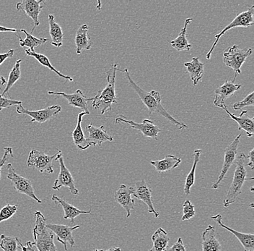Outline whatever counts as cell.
Listing matches in <instances>:
<instances>
[{
	"mask_svg": "<svg viewBox=\"0 0 254 251\" xmlns=\"http://www.w3.org/2000/svg\"><path fill=\"white\" fill-rule=\"evenodd\" d=\"M187 72L190 74L193 85H196L204 75V63H201L198 57H193L190 63H184Z\"/></svg>",
	"mask_w": 254,
	"mask_h": 251,
	"instance_id": "26",
	"label": "cell"
},
{
	"mask_svg": "<svg viewBox=\"0 0 254 251\" xmlns=\"http://www.w3.org/2000/svg\"><path fill=\"white\" fill-rule=\"evenodd\" d=\"M247 156L245 154L241 152L239 154H237L235 160L236 167L233 174V182L224 198V207L228 208L232 203L237 201L238 197L241 194V188L246 181L253 180L254 177H251V178L247 177L246 168L247 166Z\"/></svg>",
	"mask_w": 254,
	"mask_h": 251,
	"instance_id": "2",
	"label": "cell"
},
{
	"mask_svg": "<svg viewBox=\"0 0 254 251\" xmlns=\"http://www.w3.org/2000/svg\"><path fill=\"white\" fill-rule=\"evenodd\" d=\"M131 187L126 185H119L118 190L114 193V199L125 211H127V217L131 216V212L134 209V201L131 197Z\"/></svg>",
	"mask_w": 254,
	"mask_h": 251,
	"instance_id": "19",
	"label": "cell"
},
{
	"mask_svg": "<svg viewBox=\"0 0 254 251\" xmlns=\"http://www.w3.org/2000/svg\"><path fill=\"white\" fill-rule=\"evenodd\" d=\"M20 32H23L26 35V38L25 39H22L20 36L19 37L20 47H29L30 50L35 51L34 49L36 47H40V46L43 45L49 41L47 39H44V38L35 37L31 33L27 32L25 30L20 29Z\"/></svg>",
	"mask_w": 254,
	"mask_h": 251,
	"instance_id": "33",
	"label": "cell"
},
{
	"mask_svg": "<svg viewBox=\"0 0 254 251\" xmlns=\"http://www.w3.org/2000/svg\"><path fill=\"white\" fill-rule=\"evenodd\" d=\"M222 109H224L233 120L237 122L238 130H244L249 138H252L254 136V118L248 115L247 111H242L239 116H236L228 111L227 106H224Z\"/></svg>",
	"mask_w": 254,
	"mask_h": 251,
	"instance_id": "20",
	"label": "cell"
},
{
	"mask_svg": "<svg viewBox=\"0 0 254 251\" xmlns=\"http://www.w3.org/2000/svg\"><path fill=\"white\" fill-rule=\"evenodd\" d=\"M241 136H242L241 134L238 135L237 137L235 138L234 141L225 149V156H224V162L221 171H220L218 179L212 184V189H218L220 187L225 175H226L230 168L231 167L232 165L234 163L236 156H237L238 147L240 144V139H241Z\"/></svg>",
	"mask_w": 254,
	"mask_h": 251,
	"instance_id": "10",
	"label": "cell"
},
{
	"mask_svg": "<svg viewBox=\"0 0 254 251\" xmlns=\"http://www.w3.org/2000/svg\"><path fill=\"white\" fill-rule=\"evenodd\" d=\"M49 95H55V96H61L67 100L69 105L74 106V107L79 108L83 110L84 112L87 114V115L90 114L88 106H87V101H92V98H87L86 96L82 93V90L77 89L74 93L71 94H66L64 92H55L48 91Z\"/></svg>",
	"mask_w": 254,
	"mask_h": 251,
	"instance_id": "17",
	"label": "cell"
},
{
	"mask_svg": "<svg viewBox=\"0 0 254 251\" xmlns=\"http://www.w3.org/2000/svg\"><path fill=\"white\" fill-rule=\"evenodd\" d=\"M254 92L252 91L246 96L242 101L235 103L233 105L234 110H241L246 106H254Z\"/></svg>",
	"mask_w": 254,
	"mask_h": 251,
	"instance_id": "38",
	"label": "cell"
},
{
	"mask_svg": "<svg viewBox=\"0 0 254 251\" xmlns=\"http://www.w3.org/2000/svg\"><path fill=\"white\" fill-rule=\"evenodd\" d=\"M115 123H126L132 129L139 130L142 133L143 136L145 138H153L158 141V134L161 130L155 125L154 121L144 119L142 120V123H136L132 120H127L124 115H119L115 119Z\"/></svg>",
	"mask_w": 254,
	"mask_h": 251,
	"instance_id": "9",
	"label": "cell"
},
{
	"mask_svg": "<svg viewBox=\"0 0 254 251\" xmlns=\"http://www.w3.org/2000/svg\"><path fill=\"white\" fill-rule=\"evenodd\" d=\"M0 32L18 33L20 32V30L15 29V28H6V27L0 25Z\"/></svg>",
	"mask_w": 254,
	"mask_h": 251,
	"instance_id": "45",
	"label": "cell"
},
{
	"mask_svg": "<svg viewBox=\"0 0 254 251\" xmlns=\"http://www.w3.org/2000/svg\"><path fill=\"white\" fill-rule=\"evenodd\" d=\"M5 84H7V81L5 80L4 77L0 76V90H1V87L4 86Z\"/></svg>",
	"mask_w": 254,
	"mask_h": 251,
	"instance_id": "46",
	"label": "cell"
},
{
	"mask_svg": "<svg viewBox=\"0 0 254 251\" xmlns=\"http://www.w3.org/2000/svg\"><path fill=\"white\" fill-rule=\"evenodd\" d=\"M254 149H252V151H250L249 154L247 156L248 162H247V166L250 167L251 169H254Z\"/></svg>",
	"mask_w": 254,
	"mask_h": 251,
	"instance_id": "44",
	"label": "cell"
},
{
	"mask_svg": "<svg viewBox=\"0 0 254 251\" xmlns=\"http://www.w3.org/2000/svg\"><path fill=\"white\" fill-rule=\"evenodd\" d=\"M202 251H221L222 246L216 238L215 230L209 225L201 234Z\"/></svg>",
	"mask_w": 254,
	"mask_h": 251,
	"instance_id": "22",
	"label": "cell"
},
{
	"mask_svg": "<svg viewBox=\"0 0 254 251\" xmlns=\"http://www.w3.org/2000/svg\"><path fill=\"white\" fill-rule=\"evenodd\" d=\"M196 215L194 206L192 204L190 200H187L183 205L182 221L190 220Z\"/></svg>",
	"mask_w": 254,
	"mask_h": 251,
	"instance_id": "37",
	"label": "cell"
},
{
	"mask_svg": "<svg viewBox=\"0 0 254 251\" xmlns=\"http://www.w3.org/2000/svg\"><path fill=\"white\" fill-rule=\"evenodd\" d=\"M93 251H121L120 248H116V247H112L110 248V249H108V250H98V249H94Z\"/></svg>",
	"mask_w": 254,
	"mask_h": 251,
	"instance_id": "47",
	"label": "cell"
},
{
	"mask_svg": "<svg viewBox=\"0 0 254 251\" xmlns=\"http://www.w3.org/2000/svg\"><path fill=\"white\" fill-rule=\"evenodd\" d=\"M10 157H13L12 148L9 147V146L4 147V154H3V157H1V160H0V179H1V169H2L3 167L4 166V163L7 161L8 159Z\"/></svg>",
	"mask_w": 254,
	"mask_h": 251,
	"instance_id": "40",
	"label": "cell"
},
{
	"mask_svg": "<svg viewBox=\"0 0 254 251\" xmlns=\"http://www.w3.org/2000/svg\"><path fill=\"white\" fill-rule=\"evenodd\" d=\"M86 130L88 133L86 139L90 146H101L105 141H113V137L108 134L103 125L97 128L90 124L87 127Z\"/></svg>",
	"mask_w": 254,
	"mask_h": 251,
	"instance_id": "21",
	"label": "cell"
},
{
	"mask_svg": "<svg viewBox=\"0 0 254 251\" xmlns=\"http://www.w3.org/2000/svg\"><path fill=\"white\" fill-rule=\"evenodd\" d=\"M49 24V33H50L51 44L56 47H60L63 45L64 33L61 26L55 21V16L49 15L48 16Z\"/></svg>",
	"mask_w": 254,
	"mask_h": 251,
	"instance_id": "29",
	"label": "cell"
},
{
	"mask_svg": "<svg viewBox=\"0 0 254 251\" xmlns=\"http://www.w3.org/2000/svg\"><path fill=\"white\" fill-rule=\"evenodd\" d=\"M1 242L0 248L4 251H17L18 247V238L15 237L7 236L5 235H1L0 236Z\"/></svg>",
	"mask_w": 254,
	"mask_h": 251,
	"instance_id": "35",
	"label": "cell"
},
{
	"mask_svg": "<svg viewBox=\"0 0 254 251\" xmlns=\"http://www.w3.org/2000/svg\"><path fill=\"white\" fill-rule=\"evenodd\" d=\"M131 195L143 201L148 208L150 214H153L155 218L159 217V213L154 207L152 198V189L145 180H139L135 182L134 187H131Z\"/></svg>",
	"mask_w": 254,
	"mask_h": 251,
	"instance_id": "12",
	"label": "cell"
},
{
	"mask_svg": "<svg viewBox=\"0 0 254 251\" xmlns=\"http://www.w3.org/2000/svg\"><path fill=\"white\" fill-rule=\"evenodd\" d=\"M124 72H125L127 81H128V85L135 90L140 99L142 100L143 104L148 109L149 115L152 113H158L165 117L168 121L174 124L175 126H176V128L179 129L183 130L187 128V125L182 122L178 121L171 114L167 112L166 109L162 105V98L159 92L155 91V90H151L150 92L145 91L132 80L127 68H125Z\"/></svg>",
	"mask_w": 254,
	"mask_h": 251,
	"instance_id": "1",
	"label": "cell"
},
{
	"mask_svg": "<svg viewBox=\"0 0 254 251\" xmlns=\"http://www.w3.org/2000/svg\"><path fill=\"white\" fill-rule=\"evenodd\" d=\"M152 249L149 251H164L168 248L170 238L166 230L160 227L152 236Z\"/></svg>",
	"mask_w": 254,
	"mask_h": 251,
	"instance_id": "30",
	"label": "cell"
},
{
	"mask_svg": "<svg viewBox=\"0 0 254 251\" xmlns=\"http://www.w3.org/2000/svg\"><path fill=\"white\" fill-rule=\"evenodd\" d=\"M58 160L60 162V171L52 188L53 190H59L62 187H66L69 189L71 194L78 195V189L75 187L74 178L71 175L70 171L65 166L63 155L60 157Z\"/></svg>",
	"mask_w": 254,
	"mask_h": 251,
	"instance_id": "14",
	"label": "cell"
},
{
	"mask_svg": "<svg viewBox=\"0 0 254 251\" xmlns=\"http://www.w3.org/2000/svg\"><path fill=\"white\" fill-rule=\"evenodd\" d=\"M89 26L86 24L80 25L76 32L75 45L76 53H82V50H90L92 47V42L88 36Z\"/></svg>",
	"mask_w": 254,
	"mask_h": 251,
	"instance_id": "24",
	"label": "cell"
},
{
	"mask_svg": "<svg viewBox=\"0 0 254 251\" xmlns=\"http://www.w3.org/2000/svg\"><path fill=\"white\" fill-rule=\"evenodd\" d=\"M21 60H17L13 68L11 70L9 75V79L7 81L5 88H4L3 93H1V96H5L7 94L8 91L11 89L14 84L17 82L21 77V73H20V64H21Z\"/></svg>",
	"mask_w": 254,
	"mask_h": 251,
	"instance_id": "34",
	"label": "cell"
},
{
	"mask_svg": "<svg viewBox=\"0 0 254 251\" xmlns=\"http://www.w3.org/2000/svg\"><path fill=\"white\" fill-rule=\"evenodd\" d=\"M211 219L214 220L220 227H222V228L229 231L230 233H233L237 238L241 244L242 245L244 251H254V234H250V233L246 234V233H240V232L236 231V230H233V229L230 228L229 227L226 226L222 222V217L220 214L212 216Z\"/></svg>",
	"mask_w": 254,
	"mask_h": 251,
	"instance_id": "18",
	"label": "cell"
},
{
	"mask_svg": "<svg viewBox=\"0 0 254 251\" xmlns=\"http://www.w3.org/2000/svg\"><path fill=\"white\" fill-rule=\"evenodd\" d=\"M48 230L52 231L54 234L57 235V241L62 243L64 247L65 251H67V244L71 246V248L74 246V238L72 233L74 230L79 228V225L74 227H69L67 225H55V224H47L46 225Z\"/></svg>",
	"mask_w": 254,
	"mask_h": 251,
	"instance_id": "15",
	"label": "cell"
},
{
	"mask_svg": "<svg viewBox=\"0 0 254 251\" xmlns=\"http://www.w3.org/2000/svg\"><path fill=\"white\" fill-rule=\"evenodd\" d=\"M62 111V107L59 105H52L41 110L31 111L24 108L22 104L17 106L16 112L20 114H25L32 118L31 122L44 123L48 120L55 117Z\"/></svg>",
	"mask_w": 254,
	"mask_h": 251,
	"instance_id": "11",
	"label": "cell"
},
{
	"mask_svg": "<svg viewBox=\"0 0 254 251\" xmlns=\"http://www.w3.org/2000/svg\"><path fill=\"white\" fill-rule=\"evenodd\" d=\"M44 4H45V1L43 0H23L16 4V9L17 11H23L25 15L31 17L33 20L34 27L32 30L31 33H33L35 28L40 24L39 17L44 8Z\"/></svg>",
	"mask_w": 254,
	"mask_h": 251,
	"instance_id": "13",
	"label": "cell"
},
{
	"mask_svg": "<svg viewBox=\"0 0 254 251\" xmlns=\"http://www.w3.org/2000/svg\"><path fill=\"white\" fill-rule=\"evenodd\" d=\"M20 104H22V101H16V100L12 99L9 96H2L0 94V111L7 109L10 106H18Z\"/></svg>",
	"mask_w": 254,
	"mask_h": 251,
	"instance_id": "39",
	"label": "cell"
},
{
	"mask_svg": "<svg viewBox=\"0 0 254 251\" xmlns=\"http://www.w3.org/2000/svg\"><path fill=\"white\" fill-rule=\"evenodd\" d=\"M117 67V63L111 66L110 70L106 73L107 85L103 90H99L94 98H92V106L95 109L101 110V114L111 111L112 109V104L118 103L115 90L116 73L117 71H119Z\"/></svg>",
	"mask_w": 254,
	"mask_h": 251,
	"instance_id": "3",
	"label": "cell"
},
{
	"mask_svg": "<svg viewBox=\"0 0 254 251\" xmlns=\"http://www.w3.org/2000/svg\"><path fill=\"white\" fill-rule=\"evenodd\" d=\"M254 6L252 5L249 7L247 11L238 14L237 16L235 17L234 20H233L229 25H227V26L222 30L221 32L216 34L215 36H214V37H215V41H214L212 48H211L209 52L206 54V59L209 60V59L211 58V55H212V52H213L214 47H216L217 43L220 41V39L222 37V36H223L227 31H230V30L233 29V28H238V27L249 28V27L253 25L254 24Z\"/></svg>",
	"mask_w": 254,
	"mask_h": 251,
	"instance_id": "8",
	"label": "cell"
},
{
	"mask_svg": "<svg viewBox=\"0 0 254 251\" xmlns=\"http://www.w3.org/2000/svg\"><path fill=\"white\" fill-rule=\"evenodd\" d=\"M87 115L85 112H82L78 114L77 116V125H76L75 128L71 132V136H72L73 142L74 145L77 146L78 149L81 150H86L90 146L88 141H87L85 135H84L83 131L82 129V117L84 116Z\"/></svg>",
	"mask_w": 254,
	"mask_h": 251,
	"instance_id": "25",
	"label": "cell"
},
{
	"mask_svg": "<svg viewBox=\"0 0 254 251\" xmlns=\"http://www.w3.org/2000/svg\"><path fill=\"white\" fill-rule=\"evenodd\" d=\"M241 88V85L240 84H235L232 81H225L223 85L214 90L215 97L214 100V105L222 109L224 106H226L225 101L228 98L233 96L234 93Z\"/></svg>",
	"mask_w": 254,
	"mask_h": 251,
	"instance_id": "16",
	"label": "cell"
},
{
	"mask_svg": "<svg viewBox=\"0 0 254 251\" xmlns=\"http://www.w3.org/2000/svg\"><path fill=\"white\" fill-rule=\"evenodd\" d=\"M36 224L33 229L34 244L39 251H57L55 243V235L46 227L47 218L41 211L35 212Z\"/></svg>",
	"mask_w": 254,
	"mask_h": 251,
	"instance_id": "4",
	"label": "cell"
},
{
	"mask_svg": "<svg viewBox=\"0 0 254 251\" xmlns=\"http://www.w3.org/2000/svg\"><path fill=\"white\" fill-rule=\"evenodd\" d=\"M18 247L19 249H21L22 251H39L34 243L31 242V241H28L26 245L23 246L20 242V240H18Z\"/></svg>",
	"mask_w": 254,
	"mask_h": 251,
	"instance_id": "42",
	"label": "cell"
},
{
	"mask_svg": "<svg viewBox=\"0 0 254 251\" xmlns=\"http://www.w3.org/2000/svg\"><path fill=\"white\" fill-rule=\"evenodd\" d=\"M62 155V151L60 149L57 154L52 156L33 149L28 156L27 165L29 167L36 168L41 173L52 174L54 172L53 162L58 160Z\"/></svg>",
	"mask_w": 254,
	"mask_h": 251,
	"instance_id": "6",
	"label": "cell"
},
{
	"mask_svg": "<svg viewBox=\"0 0 254 251\" xmlns=\"http://www.w3.org/2000/svg\"><path fill=\"white\" fill-rule=\"evenodd\" d=\"M4 168L7 169V177L10 180L11 183L13 185L14 188L21 194L26 195L30 197L32 199L35 200L36 202L39 203H42V201L40 200L36 195L35 194L34 188L32 185L31 181L28 179L25 178L22 176L19 175L16 172L15 169L12 167V164H7Z\"/></svg>",
	"mask_w": 254,
	"mask_h": 251,
	"instance_id": "7",
	"label": "cell"
},
{
	"mask_svg": "<svg viewBox=\"0 0 254 251\" xmlns=\"http://www.w3.org/2000/svg\"><path fill=\"white\" fill-rule=\"evenodd\" d=\"M253 53V49H241L238 45L228 47L223 52V63L228 68L234 71L235 76L232 82L234 83L238 75L241 74V67L243 66L248 57Z\"/></svg>",
	"mask_w": 254,
	"mask_h": 251,
	"instance_id": "5",
	"label": "cell"
},
{
	"mask_svg": "<svg viewBox=\"0 0 254 251\" xmlns=\"http://www.w3.org/2000/svg\"><path fill=\"white\" fill-rule=\"evenodd\" d=\"M17 211V205L7 204L0 211V222L10 219Z\"/></svg>",
	"mask_w": 254,
	"mask_h": 251,
	"instance_id": "36",
	"label": "cell"
},
{
	"mask_svg": "<svg viewBox=\"0 0 254 251\" xmlns=\"http://www.w3.org/2000/svg\"><path fill=\"white\" fill-rule=\"evenodd\" d=\"M150 163L155 168L157 171L163 173L178 167L182 163V160L176 156L167 155L163 160L150 161Z\"/></svg>",
	"mask_w": 254,
	"mask_h": 251,
	"instance_id": "27",
	"label": "cell"
},
{
	"mask_svg": "<svg viewBox=\"0 0 254 251\" xmlns=\"http://www.w3.org/2000/svg\"><path fill=\"white\" fill-rule=\"evenodd\" d=\"M52 200L56 203V205L60 204L63 208L64 214V219H70L71 223H74V219L78 217L80 214H91V210L90 211H81L79 210L77 208L74 207L72 205L69 204L64 200L59 198L57 195H52Z\"/></svg>",
	"mask_w": 254,
	"mask_h": 251,
	"instance_id": "23",
	"label": "cell"
},
{
	"mask_svg": "<svg viewBox=\"0 0 254 251\" xmlns=\"http://www.w3.org/2000/svg\"><path fill=\"white\" fill-rule=\"evenodd\" d=\"M25 55H28V56L33 57V58L36 59L38 62L41 64L43 65L44 67H46V68H49L51 71L55 72L56 74L58 75L60 77L63 78L64 79H66V80H68L70 81V82H72L74 81L73 80L72 78L69 77L68 76H64V75L62 74L61 73L59 72L57 69L53 66L52 64H51L50 61H49V58L45 55H41V54L36 53L35 51H31L30 49H26L25 51Z\"/></svg>",
	"mask_w": 254,
	"mask_h": 251,
	"instance_id": "31",
	"label": "cell"
},
{
	"mask_svg": "<svg viewBox=\"0 0 254 251\" xmlns=\"http://www.w3.org/2000/svg\"><path fill=\"white\" fill-rule=\"evenodd\" d=\"M164 251H187L185 246L184 245L182 239L181 238H178L177 242L175 243L171 247L167 248Z\"/></svg>",
	"mask_w": 254,
	"mask_h": 251,
	"instance_id": "41",
	"label": "cell"
},
{
	"mask_svg": "<svg viewBox=\"0 0 254 251\" xmlns=\"http://www.w3.org/2000/svg\"><path fill=\"white\" fill-rule=\"evenodd\" d=\"M14 52H15L14 49H9V50L5 52V53L0 54V65L2 64L7 59L13 57Z\"/></svg>",
	"mask_w": 254,
	"mask_h": 251,
	"instance_id": "43",
	"label": "cell"
},
{
	"mask_svg": "<svg viewBox=\"0 0 254 251\" xmlns=\"http://www.w3.org/2000/svg\"><path fill=\"white\" fill-rule=\"evenodd\" d=\"M201 150L197 149L193 152V163L191 169L188 175L186 177L185 185H184V193L188 196L190 193V188L194 185L195 182V171H196V166L198 162H199L201 157Z\"/></svg>",
	"mask_w": 254,
	"mask_h": 251,
	"instance_id": "32",
	"label": "cell"
},
{
	"mask_svg": "<svg viewBox=\"0 0 254 251\" xmlns=\"http://www.w3.org/2000/svg\"><path fill=\"white\" fill-rule=\"evenodd\" d=\"M193 21V19L189 17L185 20L184 28H182L179 36L174 40L171 41V46L173 48L176 49L178 52H182V51H190L191 48V44L189 43L188 39L187 38V26Z\"/></svg>",
	"mask_w": 254,
	"mask_h": 251,
	"instance_id": "28",
	"label": "cell"
}]
</instances>
